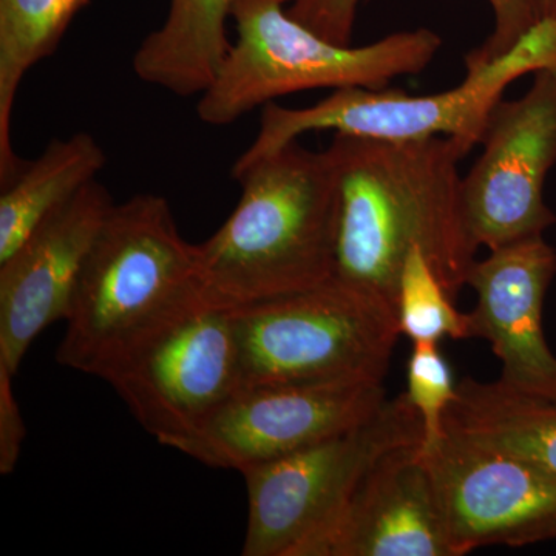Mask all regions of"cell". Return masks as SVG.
<instances>
[{
  "label": "cell",
  "mask_w": 556,
  "mask_h": 556,
  "mask_svg": "<svg viewBox=\"0 0 556 556\" xmlns=\"http://www.w3.org/2000/svg\"><path fill=\"white\" fill-rule=\"evenodd\" d=\"M328 152L339 186L334 278L396 314L399 278L417 247L456 300L479 249L468 233L459 174L471 148L452 137L394 142L336 131Z\"/></svg>",
  "instance_id": "obj_1"
},
{
  "label": "cell",
  "mask_w": 556,
  "mask_h": 556,
  "mask_svg": "<svg viewBox=\"0 0 556 556\" xmlns=\"http://www.w3.org/2000/svg\"><path fill=\"white\" fill-rule=\"evenodd\" d=\"M239 203L197 244L201 302L239 311L320 287L334 277L338 174L328 149L295 141L232 170Z\"/></svg>",
  "instance_id": "obj_2"
},
{
  "label": "cell",
  "mask_w": 556,
  "mask_h": 556,
  "mask_svg": "<svg viewBox=\"0 0 556 556\" xmlns=\"http://www.w3.org/2000/svg\"><path fill=\"white\" fill-rule=\"evenodd\" d=\"M200 302L197 244L179 232L169 201L139 193L113 204L76 285L58 364L105 380Z\"/></svg>",
  "instance_id": "obj_3"
},
{
  "label": "cell",
  "mask_w": 556,
  "mask_h": 556,
  "mask_svg": "<svg viewBox=\"0 0 556 556\" xmlns=\"http://www.w3.org/2000/svg\"><path fill=\"white\" fill-rule=\"evenodd\" d=\"M292 0H236L237 38L197 113L223 127L277 98L316 89H386L434 60L442 39L428 28L399 31L364 47L321 38L288 13Z\"/></svg>",
  "instance_id": "obj_4"
},
{
  "label": "cell",
  "mask_w": 556,
  "mask_h": 556,
  "mask_svg": "<svg viewBox=\"0 0 556 556\" xmlns=\"http://www.w3.org/2000/svg\"><path fill=\"white\" fill-rule=\"evenodd\" d=\"M466 70V78L455 89L428 97H409L388 87H346L305 109L269 102L262 108L257 137L232 170L243 169L314 130L394 142L452 137L473 149L481 144L490 113L514 80L541 70L556 73V17L538 21L503 56Z\"/></svg>",
  "instance_id": "obj_5"
},
{
  "label": "cell",
  "mask_w": 556,
  "mask_h": 556,
  "mask_svg": "<svg viewBox=\"0 0 556 556\" xmlns=\"http://www.w3.org/2000/svg\"><path fill=\"white\" fill-rule=\"evenodd\" d=\"M241 388L383 382L399 332L376 295L332 277L320 287L232 311Z\"/></svg>",
  "instance_id": "obj_6"
},
{
  "label": "cell",
  "mask_w": 556,
  "mask_h": 556,
  "mask_svg": "<svg viewBox=\"0 0 556 556\" xmlns=\"http://www.w3.org/2000/svg\"><path fill=\"white\" fill-rule=\"evenodd\" d=\"M420 442L422 419L402 393L350 430L241 471L248 489L241 555L300 556L338 517L376 460Z\"/></svg>",
  "instance_id": "obj_7"
},
{
  "label": "cell",
  "mask_w": 556,
  "mask_h": 556,
  "mask_svg": "<svg viewBox=\"0 0 556 556\" xmlns=\"http://www.w3.org/2000/svg\"><path fill=\"white\" fill-rule=\"evenodd\" d=\"M105 382L139 426L174 448L240 390L232 313L203 302L190 306L131 351Z\"/></svg>",
  "instance_id": "obj_8"
},
{
  "label": "cell",
  "mask_w": 556,
  "mask_h": 556,
  "mask_svg": "<svg viewBox=\"0 0 556 556\" xmlns=\"http://www.w3.org/2000/svg\"><path fill=\"white\" fill-rule=\"evenodd\" d=\"M481 144V156L463 177L473 243L493 251L543 236L556 223L543 195L556 164V73L541 70L525 97L497 102Z\"/></svg>",
  "instance_id": "obj_9"
},
{
  "label": "cell",
  "mask_w": 556,
  "mask_h": 556,
  "mask_svg": "<svg viewBox=\"0 0 556 556\" xmlns=\"http://www.w3.org/2000/svg\"><path fill=\"white\" fill-rule=\"evenodd\" d=\"M386 401L375 380L241 388L174 450L241 473L356 427Z\"/></svg>",
  "instance_id": "obj_10"
},
{
  "label": "cell",
  "mask_w": 556,
  "mask_h": 556,
  "mask_svg": "<svg viewBox=\"0 0 556 556\" xmlns=\"http://www.w3.org/2000/svg\"><path fill=\"white\" fill-rule=\"evenodd\" d=\"M456 556L556 540V473L445 431L422 447Z\"/></svg>",
  "instance_id": "obj_11"
},
{
  "label": "cell",
  "mask_w": 556,
  "mask_h": 556,
  "mask_svg": "<svg viewBox=\"0 0 556 556\" xmlns=\"http://www.w3.org/2000/svg\"><path fill=\"white\" fill-rule=\"evenodd\" d=\"M113 204L104 185L90 182L0 262V365L11 375H17L40 332L67 318L80 273Z\"/></svg>",
  "instance_id": "obj_12"
},
{
  "label": "cell",
  "mask_w": 556,
  "mask_h": 556,
  "mask_svg": "<svg viewBox=\"0 0 556 556\" xmlns=\"http://www.w3.org/2000/svg\"><path fill=\"white\" fill-rule=\"evenodd\" d=\"M555 274L556 251L536 236L493 249L467 276L478 298L467 313L468 338L486 340L503 365L497 380L530 396L556 399V357L543 331Z\"/></svg>",
  "instance_id": "obj_13"
},
{
  "label": "cell",
  "mask_w": 556,
  "mask_h": 556,
  "mask_svg": "<svg viewBox=\"0 0 556 556\" xmlns=\"http://www.w3.org/2000/svg\"><path fill=\"white\" fill-rule=\"evenodd\" d=\"M300 556H456L422 442L376 460Z\"/></svg>",
  "instance_id": "obj_14"
},
{
  "label": "cell",
  "mask_w": 556,
  "mask_h": 556,
  "mask_svg": "<svg viewBox=\"0 0 556 556\" xmlns=\"http://www.w3.org/2000/svg\"><path fill=\"white\" fill-rule=\"evenodd\" d=\"M236 0H170L159 30L135 51L131 67L142 83L175 97H201L211 89L232 42L226 22Z\"/></svg>",
  "instance_id": "obj_15"
},
{
  "label": "cell",
  "mask_w": 556,
  "mask_h": 556,
  "mask_svg": "<svg viewBox=\"0 0 556 556\" xmlns=\"http://www.w3.org/2000/svg\"><path fill=\"white\" fill-rule=\"evenodd\" d=\"M445 431L556 473V399L466 378L445 413Z\"/></svg>",
  "instance_id": "obj_16"
},
{
  "label": "cell",
  "mask_w": 556,
  "mask_h": 556,
  "mask_svg": "<svg viewBox=\"0 0 556 556\" xmlns=\"http://www.w3.org/2000/svg\"><path fill=\"white\" fill-rule=\"evenodd\" d=\"M108 155L90 134L56 138L2 186L0 262L10 257L43 219L97 181Z\"/></svg>",
  "instance_id": "obj_17"
},
{
  "label": "cell",
  "mask_w": 556,
  "mask_h": 556,
  "mask_svg": "<svg viewBox=\"0 0 556 556\" xmlns=\"http://www.w3.org/2000/svg\"><path fill=\"white\" fill-rule=\"evenodd\" d=\"M90 0H0V186L24 161L14 153L11 119L22 80L60 47Z\"/></svg>",
  "instance_id": "obj_18"
},
{
  "label": "cell",
  "mask_w": 556,
  "mask_h": 556,
  "mask_svg": "<svg viewBox=\"0 0 556 556\" xmlns=\"http://www.w3.org/2000/svg\"><path fill=\"white\" fill-rule=\"evenodd\" d=\"M396 320L399 332L413 343L470 339L467 314L455 308V300L417 247L409 249L399 278Z\"/></svg>",
  "instance_id": "obj_19"
},
{
  "label": "cell",
  "mask_w": 556,
  "mask_h": 556,
  "mask_svg": "<svg viewBox=\"0 0 556 556\" xmlns=\"http://www.w3.org/2000/svg\"><path fill=\"white\" fill-rule=\"evenodd\" d=\"M405 394L422 419V447H433L445 438V413L457 394L452 369L438 343H413Z\"/></svg>",
  "instance_id": "obj_20"
},
{
  "label": "cell",
  "mask_w": 556,
  "mask_h": 556,
  "mask_svg": "<svg viewBox=\"0 0 556 556\" xmlns=\"http://www.w3.org/2000/svg\"><path fill=\"white\" fill-rule=\"evenodd\" d=\"M495 11V31L478 49L464 58L466 68L479 67L506 54L536 24L533 0H489Z\"/></svg>",
  "instance_id": "obj_21"
},
{
  "label": "cell",
  "mask_w": 556,
  "mask_h": 556,
  "mask_svg": "<svg viewBox=\"0 0 556 556\" xmlns=\"http://www.w3.org/2000/svg\"><path fill=\"white\" fill-rule=\"evenodd\" d=\"M361 0H292L288 13L321 38L351 46Z\"/></svg>",
  "instance_id": "obj_22"
},
{
  "label": "cell",
  "mask_w": 556,
  "mask_h": 556,
  "mask_svg": "<svg viewBox=\"0 0 556 556\" xmlns=\"http://www.w3.org/2000/svg\"><path fill=\"white\" fill-rule=\"evenodd\" d=\"M13 379L9 369L0 365V473L3 477L16 470L25 439V424L20 402L14 396Z\"/></svg>",
  "instance_id": "obj_23"
},
{
  "label": "cell",
  "mask_w": 556,
  "mask_h": 556,
  "mask_svg": "<svg viewBox=\"0 0 556 556\" xmlns=\"http://www.w3.org/2000/svg\"><path fill=\"white\" fill-rule=\"evenodd\" d=\"M538 20L556 17V0H533Z\"/></svg>",
  "instance_id": "obj_24"
}]
</instances>
